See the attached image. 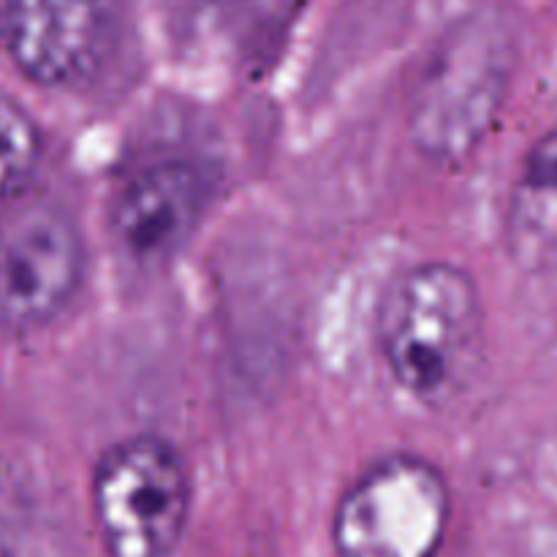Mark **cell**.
<instances>
[{
	"instance_id": "6da1fadb",
	"label": "cell",
	"mask_w": 557,
	"mask_h": 557,
	"mask_svg": "<svg viewBox=\"0 0 557 557\" xmlns=\"http://www.w3.org/2000/svg\"><path fill=\"white\" fill-rule=\"evenodd\" d=\"M381 346L413 400L446 406L471 384L484 346L479 288L466 270L428 261L403 272L381 308Z\"/></svg>"
},
{
	"instance_id": "7a4b0ae2",
	"label": "cell",
	"mask_w": 557,
	"mask_h": 557,
	"mask_svg": "<svg viewBox=\"0 0 557 557\" xmlns=\"http://www.w3.org/2000/svg\"><path fill=\"white\" fill-rule=\"evenodd\" d=\"M188 511V466L169 441L136 435L103 451L92 473V515L107 557H172Z\"/></svg>"
},
{
	"instance_id": "3957f363",
	"label": "cell",
	"mask_w": 557,
	"mask_h": 557,
	"mask_svg": "<svg viewBox=\"0 0 557 557\" xmlns=\"http://www.w3.org/2000/svg\"><path fill=\"white\" fill-rule=\"evenodd\" d=\"M451 495L433 462L389 455L341 498L332 520L337 557H435L449 528Z\"/></svg>"
},
{
	"instance_id": "277c9868",
	"label": "cell",
	"mask_w": 557,
	"mask_h": 557,
	"mask_svg": "<svg viewBox=\"0 0 557 557\" xmlns=\"http://www.w3.org/2000/svg\"><path fill=\"white\" fill-rule=\"evenodd\" d=\"M509 82V58L498 33L468 30L428 71L413 103V139L441 163L471 156L493 128Z\"/></svg>"
},
{
	"instance_id": "5b68a950",
	"label": "cell",
	"mask_w": 557,
	"mask_h": 557,
	"mask_svg": "<svg viewBox=\"0 0 557 557\" xmlns=\"http://www.w3.org/2000/svg\"><path fill=\"white\" fill-rule=\"evenodd\" d=\"M79 232L63 210L33 205L0 232V324L33 330L52 321L82 281Z\"/></svg>"
},
{
	"instance_id": "8992f818",
	"label": "cell",
	"mask_w": 557,
	"mask_h": 557,
	"mask_svg": "<svg viewBox=\"0 0 557 557\" xmlns=\"http://www.w3.org/2000/svg\"><path fill=\"white\" fill-rule=\"evenodd\" d=\"M210 199V180L196 163L158 161L120 185L112 201V228L131 259L161 261L194 234Z\"/></svg>"
},
{
	"instance_id": "52a82bcc",
	"label": "cell",
	"mask_w": 557,
	"mask_h": 557,
	"mask_svg": "<svg viewBox=\"0 0 557 557\" xmlns=\"http://www.w3.org/2000/svg\"><path fill=\"white\" fill-rule=\"evenodd\" d=\"M5 52L27 79L44 87L74 85L101 52V0H5Z\"/></svg>"
},
{
	"instance_id": "ba28073f",
	"label": "cell",
	"mask_w": 557,
	"mask_h": 557,
	"mask_svg": "<svg viewBox=\"0 0 557 557\" xmlns=\"http://www.w3.org/2000/svg\"><path fill=\"white\" fill-rule=\"evenodd\" d=\"M506 245L525 270H557V125L522 161L506 207Z\"/></svg>"
},
{
	"instance_id": "9c48e42d",
	"label": "cell",
	"mask_w": 557,
	"mask_h": 557,
	"mask_svg": "<svg viewBox=\"0 0 557 557\" xmlns=\"http://www.w3.org/2000/svg\"><path fill=\"white\" fill-rule=\"evenodd\" d=\"M41 158V134L30 114L0 92V201L30 183Z\"/></svg>"
}]
</instances>
